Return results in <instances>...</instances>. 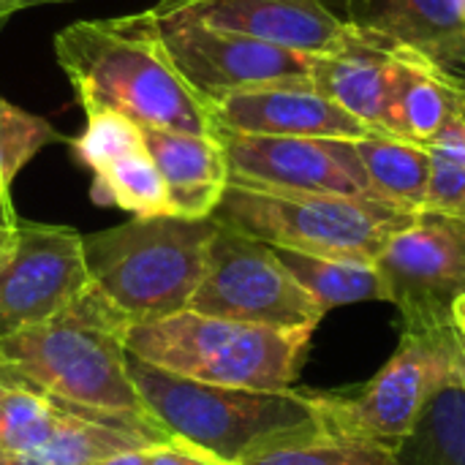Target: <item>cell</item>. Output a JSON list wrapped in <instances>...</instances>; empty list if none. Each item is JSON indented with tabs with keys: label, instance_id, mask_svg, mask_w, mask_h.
I'll list each match as a JSON object with an SVG mask.
<instances>
[{
	"label": "cell",
	"instance_id": "cell-21",
	"mask_svg": "<svg viewBox=\"0 0 465 465\" xmlns=\"http://www.w3.org/2000/svg\"><path fill=\"white\" fill-rule=\"evenodd\" d=\"M272 251L281 259V264L292 272V278L319 302L324 313L351 302H371V300L390 302V292L376 262L324 259V256H311L286 248H272Z\"/></svg>",
	"mask_w": 465,
	"mask_h": 465
},
{
	"label": "cell",
	"instance_id": "cell-35",
	"mask_svg": "<svg viewBox=\"0 0 465 465\" xmlns=\"http://www.w3.org/2000/svg\"><path fill=\"white\" fill-rule=\"evenodd\" d=\"M5 22H8V14H3V11H0V27H3Z\"/></svg>",
	"mask_w": 465,
	"mask_h": 465
},
{
	"label": "cell",
	"instance_id": "cell-29",
	"mask_svg": "<svg viewBox=\"0 0 465 465\" xmlns=\"http://www.w3.org/2000/svg\"><path fill=\"white\" fill-rule=\"evenodd\" d=\"M93 465H147V450L123 452V455H114V458H109V460H101V463Z\"/></svg>",
	"mask_w": 465,
	"mask_h": 465
},
{
	"label": "cell",
	"instance_id": "cell-7",
	"mask_svg": "<svg viewBox=\"0 0 465 465\" xmlns=\"http://www.w3.org/2000/svg\"><path fill=\"white\" fill-rule=\"evenodd\" d=\"M414 215V210L376 199L245 185H226L213 213L221 226L264 245L346 262H376Z\"/></svg>",
	"mask_w": 465,
	"mask_h": 465
},
{
	"label": "cell",
	"instance_id": "cell-26",
	"mask_svg": "<svg viewBox=\"0 0 465 465\" xmlns=\"http://www.w3.org/2000/svg\"><path fill=\"white\" fill-rule=\"evenodd\" d=\"M425 150L430 153L425 210L465 221V109L450 117V123Z\"/></svg>",
	"mask_w": 465,
	"mask_h": 465
},
{
	"label": "cell",
	"instance_id": "cell-30",
	"mask_svg": "<svg viewBox=\"0 0 465 465\" xmlns=\"http://www.w3.org/2000/svg\"><path fill=\"white\" fill-rule=\"evenodd\" d=\"M49 3H74V0H0V11L3 14H14L19 8H30V5H49Z\"/></svg>",
	"mask_w": 465,
	"mask_h": 465
},
{
	"label": "cell",
	"instance_id": "cell-2",
	"mask_svg": "<svg viewBox=\"0 0 465 465\" xmlns=\"http://www.w3.org/2000/svg\"><path fill=\"white\" fill-rule=\"evenodd\" d=\"M128 330L131 319L90 283L52 319L0 338V365L52 398L150 417L128 376Z\"/></svg>",
	"mask_w": 465,
	"mask_h": 465
},
{
	"label": "cell",
	"instance_id": "cell-36",
	"mask_svg": "<svg viewBox=\"0 0 465 465\" xmlns=\"http://www.w3.org/2000/svg\"><path fill=\"white\" fill-rule=\"evenodd\" d=\"M460 11H463V19H465V0H460Z\"/></svg>",
	"mask_w": 465,
	"mask_h": 465
},
{
	"label": "cell",
	"instance_id": "cell-38",
	"mask_svg": "<svg viewBox=\"0 0 465 465\" xmlns=\"http://www.w3.org/2000/svg\"><path fill=\"white\" fill-rule=\"evenodd\" d=\"M324 3H327V0H324Z\"/></svg>",
	"mask_w": 465,
	"mask_h": 465
},
{
	"label": "cell",
	"instance_id": "cell-15",
	"mask_svg": "<svg viewBox=\"0 0 465 465\" xmlns=\"http://www.w3.org/2000/svg\"><path fill=\"white\" fill-rule=\"evenodd\" d=\"M215 131L300 139H362L371 131L324 98L313 84H270L237 90L210 104Z\"/></svg>",
	"mask_w": 465,
	"mask_h": 465
},
{
	"label": "cell",
	"instance_id": "cell-19",
	"mask_svg": "<svg viewBox=\"0 0 465 465\" xmlns=\"http://www.w3.org/2000/svg\"><path fill=\"white\" fill-rule=\"evenodd\" d=\"M390 131L395 139L428 147L450 123V117L465 109L463 76L414 49L390 46Z\"/></svg>",
	"mask_w": 465,
	"mask_h": 465
},
{
	"label": "cell",
	"instance_id": "cell-18",
	"mask_svg": "<svg viewBox=\"0 0 465 465\" xmlns=\"http://www.w3.org/2000/svg\"><path fill=\"white\" fill-rule=\"evenodd\" d=\"M311 84L360 120L371 134L392 136L390 95H392V52L390 44L357 30L349 46L338 54L313 57Z\"/></svg>",
	"mask_w": 465,
	"mask_h": 465
},
{
	"label": "cell",
	"instance_id": "cell-12",
	"mask_svg": "<svg viewBox=\"0 0 465 465\" xmlns=\"http://www.w3.org/2000/svg\"><path fill=\"white\" fill-rule=\"evenodd\" d=\"M229 166V185L379 199L349 139L253 136L215 131Z\"/></svg>",
	"mask_w": 465,
	"mask_h": 465
},
{
	"label": "cell",
	"instance_id": "cell-5",
	"mask_svg": "<svg viewBox=\"0 0 465 465\" xmlns=\"http://www.w3.org/2000/svg\"><path fill=\"white\" fill-rule=\"evenodd\" d=\"M465 379V349L455 324L403 327L387 365L365 384L302 390L327 436L398 450L417 428L428 403Z\"/></svg>",
	"mask_w": 465,
	"mask_h": 465
},
{
	"label": "cell",
	"instance_id": "cell-24",
	"mask_svg": "<svg viewBox=\"0 0 465 465\" xmlns=\"http://www.w3.org/2000/svg\"><path fill=\"white\" fill-rule=\"evenodd\" d=\"M68 142L49 120L14 106L0 95V226L14 229L19 223L11 204V185L22 166L49 144Z\"/></svg>",
	"mask_w": 465,
	"mask_h": 465
},
{
	"label": "cell",
	"instance_id": "cell-34",
	"mask_svg": "<svg viewBox=\"0 0 465 465\" xmlns=\"http://www.w3.org/2000/svg\"><path fill=\"white\" fill-rule=\"evenodd\" d=\"M0 465H19L14 458H8V455H0Z\"/></svg>",
	"mask_w": 465,
	"mask_h": 465
},
{
	"label": "cell",
	"instance_id": "cell-14",
	"mask_svg": "<svg viewBox=\"0 0 465 465\" xmlns=\"http://www.w3.org/2000/svg\"><path fill=\"white\" fill-rule=\"evenodd\" d=\"M158 14L185 11L202 25L308 57L338 54L357 35L324 0H161Z\"/></svg>",
	"mask_w": 465,
	"mask_h": 465
},
{
	"label": "cell",
	"instance_id": "cell-3",
	"mask_svg": "<svg viewBox=\"0 0 465 465\" xmlns=\"http://www.w3.org/2000/svg\"><path fill=\"white\" fill-rule=\"evenodd\" d=\"M128 376L150 417L183 444L240 465L248 455L322 430L302 390L259 392L166 373L128 354Z\"/></svg>",
	"mask_w": 465,
	"mask_h": 465
},
{
	"label": "cell",
	"instance_id": "cell-10",
	"mask_svg": "<svg viewBox=\"0 0 465 465\" xmlns=\"http://www.w3.org/2000/svg\"><path fill=\"white\" fill-rule=\"evenodd\" d=\"M155 19L169 60L191 84V90L207 104V109L218 98L237 90L311 84L313 57L308 54L289 52L248 35L213 30L185 11H155Z\"/></svg>",
	"mask_w": 465,
	"mask_h": 465
},
{
	"label": "cell",
	"instance_id": "cell-32",
	"mask_svg": "<svg viewBox=\"0 0 465 465\" xmlns=\"http://www.w3.org/2000/svg\"><path fill=\"white\" fill-rule=\"evenodd\" d=\"M14 234H16V226H14V229H3V226H0V267H3V264H5V259L11 256Z\"/></svg>",
	"mask_w": 465,
	"mask_h": 465
},
{
	"label": "cell",
	"instance_id": "cell-4",
	"mask_svg": "<svg viewBox=\"0 0 465 465\" xmlns=\"http://www.w3.org/2000/svg\"><path fill=\"white\" fill-rule=\"evenodd\" d=\"M316 330H272L180 311L131 324L128 354L183 379L283 392L297 381Z\"/></svg>",
	"mask_w": 465,
	"mask_h": 465
},
{
	"label": "cell",
	"instance_id": "cell-17",
	"mask_svg": "<svg viewBox=\"0 0 465 465\" xmlns=\"http://www.w3.org/2000/svg\"><path fill=\"white\" fill-rule=\"evenodd\" d=\"M142 142L166 183L169 215L185 221L213 218L229 185L221 142L215 136L163 128H142Z\"/></svg>",
	"mask_w": 465,
	"mask_h": 465
},
{
	"label": "cell",
	"instance_id": "cell-31",
	"mask_svg": "<svg viewBox=\"0 0 465 465\" xmlns=\"http://www.w3.org/2000/svg\"><path fill=\"white\" fill-rule=\"evenodd\" d=\"M452 324H455V330H458V335H460L465 349V294L452 305Z\"/></svg>",
	"mask_w": 465,
	"mask_h": 465
},
{
	"label": "cell",
	"instance_id": "cell-22",
	"mask_svg": "<svg viewBox=\"0 0 465 465\" xmlns=\"http://www.w3.org/2000/svg\"><path fill=\"white\" fill-rule=\"evenodd\" d=\"M395 455L401 465H465V379L428 403Z\"/></svg>",
	"mask_w": 465,
	"mask_h": 465
},
{
	"label": "cell",
	"instance_id": "cell-37",
	"mask_svg": "<svg viewBox=\"0 0 465 465\" xmlns=\"http://www.w3.org/2000/svg\"><path fill=\"white\" fill-rule=\"evenodd\" d=\"M460 76H463V84H465V74H460Z\"/></svg>",
	"mask_w": 465,
	"mask_h": 465
},
{
	"label": "cell",
	"instance_id": "cell-25",
	"mask_svg": "<svg viewBox=\"0 0 465 465\" xmlns=\"http://www.w3.org/2000/svg\"><path fill=\"white\" fill-rule=\"evenodd\" d=\"M240 465H401L398 455L379 444L327 436L324 430L302 439L270 444Z\"/></svg>",
	"mask_w": 465,
	"mask_h": 465
},
{
	"label": "cell",
	"instance_id": "cell-27",
	"mask_svg": "<svg viewBox=\"0 0 465 465\" xmlns=\"http://www.w3.org/2000/svg\"><path fill=\"white\" fill-rule=\"evenodd\" d=\"M68 144L76 161L93 174L114 163L117 158L144 147L142 128L134 120L114 112H90L82 134L68 139Z\"/></svg>",
	"mask_w": 465,
	"mask_h": 465
},
{
	"label": "cell",
	"instance_id": "cell-9",
	"mask_svg": "<svg viewBox=\"0 0 465 465\" xmlns=\"http://www.w3.org/2000/svg\"><path fill=\"white\" fill-rule=\"evenodd\" d=\"M188 311L272 330H316L324 319L319 302L292 278L270 245L221 223L207 245L204 272Z\"/></svg>",
	"mask_w": 465,
	"mask_h": 465
},
{
	"label": "cell",
	"instance_id": "cell-23",
	"mask_svg": "<svg viewBox=\"0 0 465 465\" xmlns=\"http://www.w3.org/2000/svg\"><path fill=\"white\" fill-rule=\"evenodd\" d=\"M90 196L101 207H120L134 218H161L169 215L166 183L147 155V150H134L114 163L93 174Z\"/></svg>",
	"mask_w": 465,
	"mask_h": 465
},
{
	"label": "cell",
	"instance_id": "cell-11",
	"mask_svg": "<svg viewBox=\"0 0 465 465\" xmlns=\"http://www.w3.org/2000/svg\"><path fill=\"white\" fill-rule=\"evenodd\" d=\"M376 267L403 327L452 324V305L465 294V221L420 210L387 242Z\"/></svg>",
	"mask_w": 465,
	"mask_h": 465
},
{
	"label": "cell",
	"instance_id": "cell-16",
	"mask_svg": "<svg viewBox=\"0 0 465 465\" xmlns=\"http://www.w3.org/2000/svg\"><path fill=\"white\" fill-rule=\"evenodd\" d=\"M346 22L390 46H406L465 74L460 0H343Z\"/></svg>",
	"mask_w": 465,
	"mask_h": 465
},
{
	"label": "cell",
	"instance_id": "cell-8",
	"mask_svg": "<svg viewBox=\"0 0 465 465\" xmlns=\"http://www.w3.org/2000/svg\"><path fill=\"white\" fill-rule=\"evenodd\" d=\"M0 368L11 381L0 403V455L19 465H93L174 441L153 417L68 403Z\"/></svg>",
	"mask_w": 465,
	"mask_h": 465
},
{
	"label": "cell",
	"instance_id": "cell-1",
	"mask_svg": "<svg viewBox=\"0 0 465 465\" xmlns=\"http://www.w3.org/2000/svg\"><path fill=\"white\" fill-rule=\"evenodd\" d=\"M54 54L84 114L114 112L139 128L215 136L207 104L163 49L153 8L74 22L54 35Z\"/></svg>",
	"mask_w": 465,
	"mask_h": 465
},
{
	"label": "cell",
	"instance_id": "cell-28",
	"mask_svg": "<svg viewBox=\"0 0 465 465\" xmlns=\"http://www.w3.org/2000/svg\"><path fill=\"white\" fill-rule=\"evenodd\" d=\"M147 465H234L204 452V450H196L191 444H183V441H166V444H158V447H150L147 450Z\"/></svg>",
	"mask_w": 465,
	"mask_h": 465
},
{
	"label": "cell",
	"instance_id": "cell-6",
	"mask_svg": "<svg viewBox=\"0 0 465 465\" xmlns=\"http://www.w3.org/2000/svg\"><path fill=\"white\" fill-rule=\"evenodd\" d=\"M215 221L174 215L134 218L82 237L90 283L131 324L188 311L196 292Z\"/></svg>",
	"mask_w": 465,
	"mask_h": 465
},
{
	"label": "cell",
	"instance_id": "cell-20",
	"mask_svg": "<svg viewBox=\"0 0 465 465\" xmlns=\"http://www.w3.org/2000/svg\"><path fill=\"white\" fill-rule=\"evenodd\" d=\"M354 150L379 199L414 213L425 210L430 183V153L425 147L371 134L354 139Z\"/></svg>",
	"mask_w": 465,
	"mask_h": 465
},
{
	"label": "cell",
	"instance_id": "cell-13",
	"mask_svg": "<svg viewBox=\"0 0 465 465\" xmlns=\"http://www.w3.org/2000/svg\"><path fill=\"white\" fill-rule=\"evenodd\" d=\"M87 289L82 234L19 221L11 256L0 267V338L52 319Z\"/></svg>",
	"mask_w": 465,
	"mask_h": 465
},
{
	"label": "cell",
	"instance_id": "cell-33",
	"mask_svg": "<svg viewBox=\"0 0 465 465\" xmlns=\"http://www.w3.org/2000/svg\"><path fill=\"white\" fill-rule=\"evenodd\" d=\"M8 390H11V384H8V379H5V373H3V368H0V403H3V398L8 395Z\"/></svg>",
	"mask_w": 465,
	"mask_h": 465
}]
</instances>
